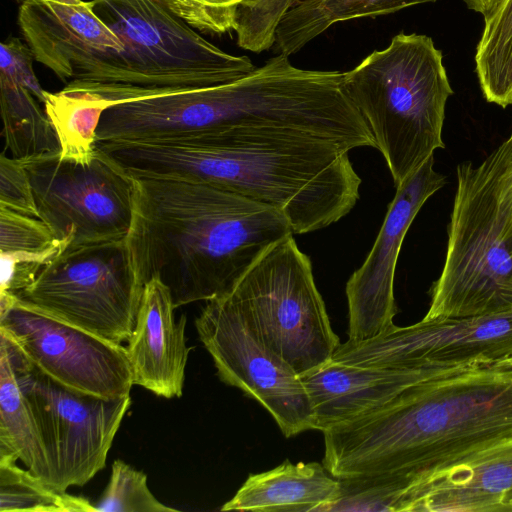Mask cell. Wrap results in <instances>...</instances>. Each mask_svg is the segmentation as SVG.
Masks as SVG:
<instances>
[{
    "label": "cell",
    "mask_w": 512,
    "mask_h": 512,
    "mask_svg": "<svg viewBox=\"0 0 512 512\" xmlns=\"http://www.w3.org/2000/svg\"><path fill=\"white\" fill-rule=\"evenodd\" d=\"M336 478L396 473L412 494L512 437V367L471 368L418 383L381 408L323 432Z\"/></svg>",
    "instance_id": "obj_1"
},
{
    "label": "cell",
    "mask_w": 512,
    "mask_h": 512,
    "mask_svg": "<svg viewBox=\"0 0 512 512\" xmlns=\"http://www.w3.org/2000/svg\"><path fill=\"white\" fill-rule=\"evenodd\" d=\"M96 147L133 177L207 183L269 206L294 234L339 221L359 199L349 151L317 139L199 136Z\"/></svg>",
    "instance_id": "obj_2"
},
{
    "label": "cell",
    "mask_w": 512,
    "mask_h": 512,
    "mask_svg": "<svg viewBox=\"0 0 512 512\" xmlns=\"http://www.w3.org/2000/svg\"><path fill=\"white\" fill-rule=\"evenodd\" d=\"M133 179L131 262L142 286L158 278L169 288L176 308L225 293L271 245L294 235L282 213L232 191Z\"/></svg>",
    "instance_id": "obj_3"
},
{
    "label": "cell",
    "mask_w": 512,
    "mask_h": 512,
    "mask_svg": "<svg viewBox=\"0 0 512 512\" xmlns=\"http://www.w3.org/2000/svg\"><path fill=\"white\" fill-rule=\"evenodd\" d=\"M442 272L424 319L512 310V130L479 165L464 161Z\"/></svg>",
    "instance_id": "obj_4"
},
{
    "label": "cell",
    "mask_w": 512,
    "mask_h": 512,
    "mask_svg": "<svg viewBox=\"0 0 512 512\" xmlns=\"http://www.w3.org/2000/svg\"><path fill=\"white\" fill-rule=\"evenodd\" d=\"M343 80L395 187L445 147V108L453 90L442 52L429 36L397 34L343 73Z\"/></svg>",
    "instance_id": "obj_5"
},
{
    "label": "cell",
    "mask_w": 512,
    "mask_h": 512,
    "mask_svg": "<svg viewBox=\"0 0 512 512\" xmlns=\"http://www.w3.org/2000/svg\"><path fill=\"white\" fill-rule=\"evenodd\" d=\"M124 50L94 60L73 79L156 88H201L238 80L256 67L206 40L162 0H95Z\"/></svg>",
    "instance_id": "obj_6"
},
{
    "label": "cell",
    "mask_w": 512,
    "mask_h": 512,
    "mask_svg": "<svg viewBox=\"0 0 512 512\" xmlns=\"http://www.w3.org/2000/svg\"><path fill=\"white\" fill-rule=\"evenodd\" d=\"M225 293L265 344L299 375L330 361L341 344L311 261L293 235L271 245Z\"/></svg>",
    "instance_id": "obj_7"
},
{
    "label": "cell",
    "mask_w": 512,
    "mask_h": 512,
    "mask_svg": "<svg viewBox=\"0 0 512 512\" xmlns=\"http://www.w3.org/2000/svg\"><path fill=\"white\" fill-rule=\"evenodd\" d=\"M143 287L125 239L68 248L16 297L108 341L127 343Z\"/></svg>",
    "instance_id": "obj_8"
},
{
    "label": "cell",
    "mask_w": 512,
    "mask_h": 512,
    "mask_svg": "<svg viewBox=\"0 0 512 512\" xmlns=\"http://www.w3.org/2000/svg\"><path fill=\"white\" fill-rule=\"evenodd\" d=\"M43 220L69 248L125 239L134 210V179L96 148L89 163L60 153L22 160Z\"/></svg>",
    "instance_id": "obj_9"
},
{
    "label": "cell",
    "mask_w": 512,
    "mask_h": 512,
    "mask_svg": "<svg viewBox=\"0 0 512 512\" xmlns=\"http://www.w3.org/2000/svg\"><path fill=\"white\" fill-rule=\"evenodd\" d=\"M36 416L48 455L52 488L83 486L105 467L131 405L130 395L105 399L68 389L34 367L2 334Z\"/></svg>",
    "instance_id": "obj_10"
},
{
    "label": "cell",
    "mask_w": 512,
    "mask_h": 512,
    "mask_svg": "<svg viewBox=\"0 0 512 512\" xmlns=\"http://www.w3.org/2000/svg\"><path fill=\"white\" fill-rule=\"evenodd\" d=\"M195 327L221 381L261 404L285 437L314 429L300 375L265 344L226 293L206 301Z\"/></svg>",
    "instance_id": "obj_11"
},
{
    "label": "cell",
    "mask_w": 512,
    "mask_h": 512,
    "mask_svg": "<svg viewBox=\"0 0 512 512\" xmlns=\"http://www.w3.org/2000/svg\"><path fill=\"white\" fill-rule=\"evenodd\" d=\"M0 334L39 371L62 386L105 399L130 395L126 346L61 321L0 293Z\"/></svg>",
    "instance_id": "obj_12"
},
{
    "label": "cell",
    "mask_w": 512,
    "mask_h": 512,
    "mask_svg": "<svg viewBox=\"0 0 512 512\" xmlns=\"http://www.w3.org/2000/svg\"><path fill=\"white\" fill-rule=\"evenodd\" d=\"M512 357V310L422 319L366 341H346L332 360L363 367L453 370L493 366Z\"/></svg>",
    "instance_id": "obj_13"
},
{
    "label": "cell",
    "mask_w": 512,
    "mask_h": 512,
    "mask_svg": "<svg viewBox=\"0 0 512 512\" xmlns=\"http://www.w3.org/2000/svg\"><path fill=\"white\" fill-rule=\"evenodd\" d=\"M445 184L432 156L396 187L372 249L346 284L349 341L373 339L395 325L394 277L403 240L424 203Z\"/></svg>",
    "instance_id": "obj_14"
},
{
    "label": "cell",
    "mask_w": 512,
    "mask_h": 512,
    "mask_svg": "<svg viewBox=\"0 0 512 512\" xmlns=\"http://www.w3.org/2000/svg\"><path fill=\"white\" fill-rule=\"evenodd\" d=\"M95 0H23L18 25L34 60L66 84L90 62L124 50Z\"/></svg>",
    "instance_id": "obj_15"
},
{
    "label": "cell",
    "mask_w": 512,
    "mask_h": 512,
    "mask_svg": "<svg viewBox=\"0 0 512 512\" xmlns=\"http://www.w3.org/2000/svg\"><path fill=\"white\" fill-rule=\"evenodd\" d=\"M463 370L363 367L331 359L300 378L311 401L314 429L324 432L381 408L418 383Z\"/></svg>",
    "instance_id": "obj_16"
},
{
    "label": "cell",
    "mask_w": 512,
    "mask_h": 512,
    "mask_svg": "<svg viewBox=\"0 0 512 512\" xmlns=\"http://www.w3.org/2000/svg\"><path fill=\"white\" fill-rule=\"evenodd\" d=\"M175 309L169 288L158 278L147 281L126 346L134 385L167 399L182 396L192 349L186 343V315L176 320Z\"/></svg>",
    "instance_id": "obj_17"
},
{
    "label": "cell",
    "mask_w": 512,
    "mask_h": 512,
    "mask_svg": "<svg viewBox=\"0 0 512 512\" xmlns=\"http://www.w3.org/2000/svg\"><path fill=\"white\" fill-rule=\"evenodd\" d=\"M512 437L419 487L405 512H511Z\"/></svg>",
    "instance_id": "obj_18"
},
{
    "label": "cell",
    "mask_w": 512,
    "mask_h": 512,
    "mask_svg": "<svg viewBox=\"0 0 512 512\" xmlns=\"http://www.w3.org/2000/svg\"><path fill=\"white\" fill-rule=\"evenodd\" d=\"M340 493V480L316 462L279 466L250 474L221 511L321 512Z\"/></svg>",
    "instance_id": "obj_19"
},
{
    "label": "cell",
    "mask_w": 512,
    "mask_h": 512,
    "mask_svg": "<svg viewBox=\"0 0 512 512\" xmlns=\"http://www.w3.org/2000/svg\"><path fill=\"white\" fill-rule=\"evenodd\" d=\"M0 456L17 458L52 488L51 468L40 428L3 340H0Z\"/></svg>",
    "instance_id": "obj_20"
},
{
    "label": "cell",
    "mask_w": 512,
    "mask_h": 512,
    "mask_svg": "<svg viewBox=\"0 0 512 512\" xmlns=\"http://www.w3.org/2000/svg\"><path fill=\"white\" fill-rule=\"evenodd\" d=\"M437 0H300L282 19L275 47L289 56L332 25L352 19L387 15Z\"/></svg>",
    "instance_id": "obj_21"
},
{
    "label": "cell",
    "mask_w": 512,
    "mask_h": 512,
    "mask_svg": "<svg viewBox=\"0 0 512 512\" xmlns=\"http://www.w3.org/2000/svg\"><path fill=\"white\" fill-rule=\"evenodd\" d=\"M110 103L77 79L56 93H45L44 111L55 129L60 158L89 163L96 153V134L101 117Z\"/></svg>",
    "instance_id": "obj_22"
},
{
    "label": "cell",
    "mask_w": 512,
    "mask_h": 512,
    "mask_svg": "<svg viewBox=\"0 0 512 512\" xmlns=\"http://www.w3.org/2000/svg\"><path fill=\"white\" fill-rule=\"evenodd\" d=\"M5 149L28 160L61 153L58 135L39 101L19 83L0 76Z\"/></svg>",
    "instance_id": "obj_23"
},
{
    "label": "cell",
    "mask_w": 512,
    "mask_h": 512,
    "mask_svg": "<svg viewBox=\"0 0 512 512\" xmlns=\"http://www.w3.org/2000/svg\"><path fill=\"white\" fill-rule=\"evenodd\" d=\"M475 72L487 102L502 108L512 104V0H501L484 16Z\"/></svg>",
    "instance_id": "obj_24"
},
{
    "label": "cell",
    "mask_w": 512,
    "mask_h": 512,
    "mask_svg": "<svg viewBox=\"0 0 512 512\" xmlns=\"http://www.w3.org/2000/svg\"><path fill=\"white\" fill-rule=\"evenodd\" d=\"M13 456H0V512H95L94 503L51 488Z\"/></svg>",
    "instance_id": "obj_25"
},
{
    "label": "cell",
    "mask_w": 512,
    "mask_h": 512,
    "mask_svg": "<svg viewBox=\"0 0 512 512\" xmlns=\"http://www.w3.org/2000/svg\"><path fill=\"white\" fill-rule=\"evenodd\" d=\"M339 480V496L321 512H402L411 489L408 479L396 473L359 475Z\"/></svg>",
    "instance_id": "obj_26"
},
{
    "label": "cell",
    "mask_w": 512,
    "mask_h": 512,
    "mask_svg": "<svg viewBox=\"0 0 512 512\" xmlns=\"http://www.w3.org/2000/svg\"><path fill=\"white\" fill-rule=\"evenodd\" d=\"M299 1L224 0L234 13L233 30L237 35V44L255 53L270 49L275 44L282 19Z\"/></svg>",
    "instance_id": "obj_27"
},
{
    "label": "cell",
    "mask_w": 512,
    "mask_h": 512,
    "mask_svg": "<svg viewBox=\"0 0 512 512\" xmlns=\"http://www.w3.org/2000/svg\"><path fill=\"white\" fill-rule=\"evenodd\" d=\"M95 512H176L175 508L160 502L147 485V476L121 459L111 467L109 482Z\"/></svg>",
    "instance_id": "obj_28"
},
{
    "label": "cell",
    "mask_w": 512,
    "mask_h": 512,
    "mask_svg": "<svg viewBox=\"0 0 512 512\" xmlns=\"http://www.w3.org/2000/svg\"><path fill=\"white\" fill-rule=\"evenodd\" d=\"M69 244L41 219L0 206V253H41Z\"/></svg>",
    "instance_id": "obj_29"
},
{
    "label": "cell",
    "mask_w": 512,
    "mask_h": 512,
    "mask_svg": "<svg viewBox=\"0 0 512 512\" xmlns=\"http://www.w3.org/2000/svg\"><path fill=\"white\" fill-rule=\"evenodd\" d=\"M5 152L0 155V206L40 219L23 161Z\"/></svg>",
    "instance_id": "obj_30"
},
{
    "label": "cell",
    "mask_w": 512,
    "mask_h": 512,
    "mask_svg": "<svg viewBox=\"0 0 512 512\" xmlns=\"http://www.w3.org/2000/svg\"><path fill=\"white\" fill-rule=\"evenodd\" d=\"M67 247L59 246L41 253H0V293L17 294L28 287L45 265L63 253Z\"/></svg>",
    "instance_id": "obj_31"
},
{
    "label": "cell",
    "mask_w": 512,
    "mask_h": 512,
    "mask_svg": "<svg viewBox=\"0 0 512 512\" xmlns=\"http://www.w3.org/2000/svg\"><path fill=\"white\" fill-rule=\"evenodd\" d=\"M0 76L19 83L41 103L46 91L33 70V54L29 46L18 38L9 37L0 46Z\"/></svg>",
    "instance_id": "obj_32"
},
{
    "label": "cell",
    "mask_w": 512,
    "mask_h": 512,
    "mask_svg": "<svg viewBox=\"0 0 512 512\" xmlns=\"http://www.w3.org/2000/svg\"><path fill=\"white\" fill-rule=\"evenodd\" d=\"M190 26L204 33H214L223 24L226 7L223 0H162Z\"/></svg>",
    "instance_id": "obj_33"
},
{
    "label": "cell",
    "mask_w": 512,
    "mask_h": 512,
    "mask_svg": "<svg viewBox=\"0 0 512 512\" xmlns=\"http://www.w3.org/2000/svg\"><path fill=\"white\" fill-rule=\"evenodd\" d=\"M467 8L483 16L490 13L501 0H463Z\"/></svg>",
    "instance_id": "obj_34"
},
{
    "label": "cell",
    "mask_w": 512,
    "mask_h": 512,
    "mask_svg": "<svg viewBox=\"0 0 512 512\" xmlns=\"http://www.w3.org/2000/svg\"><path fill=\"white\" fill-rule=\"evenodd\" d=\"M496 366L512 367V357L499 362Z\"/></svg>",
    "instance_id": "obj_35"
},
{
    "label": "cell",
    "mask_w": 512,
    "mask_h": 512,
    "mask_svg": "<svg viewBox=\"0 0 512 512\" xmlns=\"http://www.w3.org/2000/svg\"><path fill=\"white\" fill-rule=\"evenodd\" d=\"M510 506H511V512H512V501H511V503H510Z\"/></svg>",
    "instance_id": "obj_36"
},
{
    "label": "cell",
    "mask_w": 512,
    "mask_h": 512,
    "mask_svg": "<svg viewBox=\"0 0 512 512\" xmlns=\"http://www.w3.org/2000/svg\"><path fill=\"white\" fill-rule=\"evenodd\" d=\"M16 1H18V2H20V3H21L23 0H16Z\"/></svg>",
    "instance_id": "obj_37"
}]
</instances>
